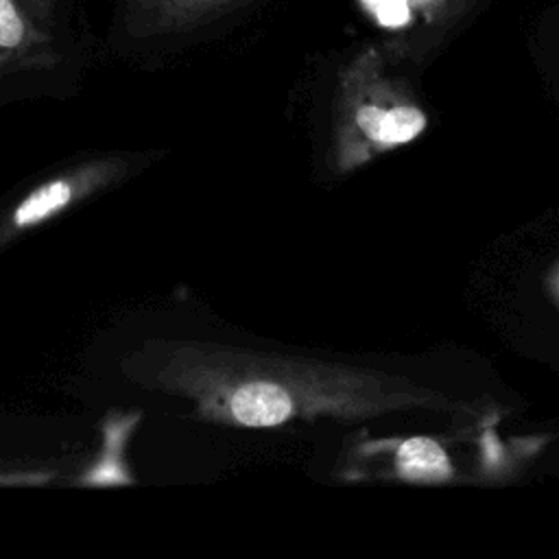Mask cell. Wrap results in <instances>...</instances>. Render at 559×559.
<instances>
[{"mask_svg":"<svg viewBox=\"0 0 559 559\" xmlns=\"http://www.w3.org/2000/svg\"><path fill=\"white\" fill-rule=\"evenodd\" d=\"M122 371L144 389L186 400L201 421L247 430L413 411L478 415L476 402L406 373L197 338H148L122 360Z\"/></svg>","mask_w":559,"mask_h":559,"instance_id":"obj_1","label":"cell"},{"mask_svg":"<svg viewBox=\"0 0 559 559\" xmlns=\"http://www.w3.org/2000/svg\"><path fill=\"white\" fill-rule=\"evenodd\" d=\"M428 116L411 85L389 72L384 48L362 46L338 72L330 159L352 173L371 159L413 142Z\"/></svg>","mask_w":559,"mask_h":559,"instance_id":"obj_2","label":"cell"},{"mask_svg":"<svg viewBox=\"0 0 559 559\" xmlns=\"http://www.w3.org/2000/svg\"><path fill=\"white\" fill-rule=\"evenodd\" d=\"M133 164V155L107 153L72 162L44 177L0 212V247L52 223L98 192L124 181Z\"/></svg>","mask_w":559,"mask_h":559,"instance_id":"obj_3","label":"cell"},{"mask_svg":"<svg viewBox=\"0 0 559 559\" xmlns=\"http://www.w3.org/2000/svg\"><path fill=\"white\" fill-rule=\"evenodd\" d=\"M55 63L50 33L26 13L20 0H0V79L48 70Z\"/></svg>","mask_w":559,"mask_h":559,"instance_id":"obj_4","label":"cell"},{"mask_svg":"<svg viewBox=\"0 0 559 559\" xmlns=\"http://www.w3.org/2000/svg\"><path fill=\"white\" fill-rule=\"evenodd\" d=\"M140 411H109L100 421V443L94 459L72 480L83 489L131 487L135 485L127 452L140 426Z\"/></svg>","mask_w":559,"mask_h":559,"instance_id":"obj_5","label":"cell"},{"mask_svg":"<svg viewBox=\"0 0 559 559\" xmlns=\"http://www.w3.org/2000/svg\"><path fill=\"white\" fill-rule=\"evenodd\" d=\"M245 0H129L127 28L135 37L177 35L214 22Z\"/></svg>","mask_w":559,"mask_h":559,"instance_id":"obj_6","label":"cell"},{"mask_svg":"<svg viewBox=\"0 0 559 559\" xmlns=\"http://www.w3.org/2000/svg\"><path fill=\"white\" fill-rule=\"evenodd\" d=\"M356 2L380 28H386V31L411 28L417 17V11L413 9L411 0H356Z\"/></svg>","mask_w":559,"mask_h":559,"instance_id":"obj_7","label":"cell"},{"mask_svg":"<svg viewBox=\"0 0 559 559\" xmlns=\"http://www.w3.org/2000/svg\"><path fill=\"white\" fill-rule=\"evenodd\" d=\"M478 0H450V4H448V9L443 11V15L439 17V22L432 26V28H428L426 31V37H428V41H437V37L441 35V33H448V31H452L472 9H474V4H476Z\"/></svg>","mask_w":559,"mask_h":559,"instance_id":"obj_8","label":"cell"},{"mask_svg":"<svg viewBox=\"0 0 559 559\" xmlns=\"http://www.w3.org/2000/svg\"><path fill=\"white\" fill-rule=\"evenodd\" d=\"M411 4L417 11V15H421V22H424V26L428 31V28H432L439 22V17L448 9L450 0H411Z\"/></svg>","mask_w":559,"mask_h":559,"instance_id":"obj_9","label":"cell"},{"mask_svg":"<svg viewBox=\"0 0 559 559\" xmlns=\"http://www.w3.org/2000/svg\"><path fill=\"white\" fill-rule=\"evenodd\" d=\"M20 4L26 9V13H28L35 22H39V24L44 26L46 22L52 20L59 0H20Z\"/></svg>","mask_w":559,"mask_h":559,"instance_id":"obj_10","label":"cell"},{"mask_svg":"<svg viewBox=\"0 0 559 559\" xmlns=\"http://www.w3.org/2000/svg\"><path fill=\"white\" fill-rule=\"evenodd\" d=\"M544 282H546V290H548V295L552 297V301H555V304H557V308H559V260H555V262H552V266L546 271Z\"/></svg>","mask_w":559,"mask_h":559,"instance_id":"obj_11","label":"cell"}]
</instances>
